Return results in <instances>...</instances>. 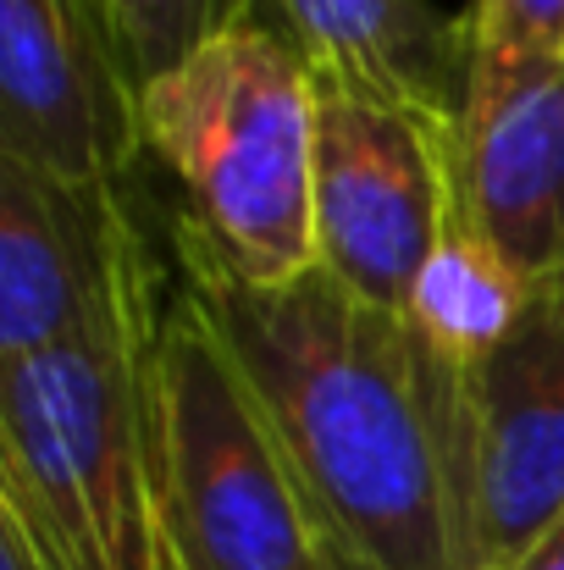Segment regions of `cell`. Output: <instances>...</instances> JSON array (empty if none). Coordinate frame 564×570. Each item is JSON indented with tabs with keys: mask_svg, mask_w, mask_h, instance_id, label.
Segmentation results:
<instances>
[{
	"mask_svg": "<svg viewBox=\"0 0 564 570\" xmlns=\"http://www.w3.org/2000/svg\"><path fill=\"white\" fill-rule=\"evenodd\" d=\"M504 570H564V515L548 521V527L537 532V543H532L526 554H515Z\"/></svg>",
	"mask_w": 564,
	"mask_h": 570,
	"instance_id": "cell-15",
	"label": "cell"
},
{
	"mask_svg": "<svg viewBox=\"0 0 564 570\" xmlns=\"http://www.w3.org/2000/svg\"><path fill=\"white\" fill-rule=\"evenodd\" d=\"M95 6L139 89L167 67H178L205 39H216L221 28L255 17V0H95Z\"/></svg>",
	"mask_w": 564,
	"mask_h": 570,
	"instance_id": "cell-13",
	"label": "cell"
},
{
	"mask_svg": "<svg viewBox=\"0 0 564 570\" xmlns=\"http://www.w3.org/2000/svg\"><path fill=\"white\" fill-rule=\"evenodd\" d=\"M459 216V134H432L398 111L316 95V261L387 316Z\"/></svg>",
	"mask_w": 564,
	"mask_h": 570,
	"instance_id": "cell-6",
	"label": "cell"
},
{
	"mask_svg": "<svg viewBox=\"0 0 564 570\" xmlns=\"http://www.w3.org/2000/svg\"><path fill=\"white\" fill-rule=\"evenodd\" d=\"M471 106H498L509 89L564 67V0H476L471 11Z\"/></svg>",
	"mask_w": 564,
	"mask_h": 570,
	"instance_id": "cell-12",
	"label": "cell"
},
{
	"mask_svg": "<svg viewBox=\"0 0 564 570\" xmlns=\"http://www.w3.org/2000/svg\"><path fill=\"white\" fill-rule=\"evenodd\" d=\"M0 156L89 194H128L139 83L95 0H0Z\"/></svg>",
	"mask_w": 564,
	"mask_h": 570,
	"instance_id": "cell-7",
	"label": "cell"
},
{
	"mask_svg": "<svg viewBox=\"0 0 564 570\" xmlns=\"http://www.w3.org/2000/svg\"><path fill=\"white\" fill-rule=\"evenodd\" d=\"M161 311L0 366V510L56 570H167L150 426Z\"/></svg>",
	"mask_w": 564,
	"mask_h": 570,
	"instance_id": "cell-3",
	"label": "cell"
},
{
	"mask_svg": "<svg viewBox=\"0 0 564 570\" xmlns=\"http://www.w3.org/2000/svg\"><path fill=\"white\" fill-rule=\"evenodd\" d=\"M167 570H184V566H178V560H172V554H167Z\"/></svg>",
	"mask_w": 564,
	"mask_h": 570,
	"instance_id": "cell-16",
	"label": "cell"
},
{
	"mask_svg": "<svg viewBox=\"0 0 564 570\" xmlns=\"http://www.w3.org/2000/svg\"><path fill=\"white\" fill-rule=\"evenodd\" d=\"M0 570H56L50 554L28 538V527L6 510H0Z\"/></svg>",
	"mask_w": 564,
	"mask_h": 570,
	"instance_id": "cell-14",
	"label": "cell"
},
{
	"mask_svg": "<svg viewBox=\"0 0 564 570\" xmlns=\"http://www.w3.org/2000/svg\"><path fill=\"white\" fill-rule=\"evenodd\" d=\"M161 538L184 570H327L255 387L178 277L150 361Z\"/></svg>",
	"mask_w": 564,
	"mask_h": 570,
	"instance_id": "cell-4",
	"label": "cell"
},
{
	"mask_svg": "<svg viewBox=\"0 0 564 570\" xmlns=\"http://www.w3.org/2000/svg\"><path fill=\"white\" fill-rule=\"evenodd\" d=\"M145 156L188 210L172 222L249 288H288L316 261V83L260 22H232L139 89Z\"/></svg>",
	"mask_w": 564,
	"mask_h": 570,
	"instance_id": "cell-2",
	"label": "cell"
},
{
	"mask_svg": "<svg viewBox=\"0 0 564 570\" xmlns=\"http://www.w3.org/2000/svg\"><path fill=\"white\" fill-rule=\"evenodd\" d=\"M526 305H532V283L465 216H454L409 288L404 327L443 366L476 372L509 344Z\"/></svg>",
	"mask_w": 564,
	"mask_h": 570,
	"instance_id": "cell-11",
	"label": "cell"
},
{
	"mask_svg": "<svg viewBox=\"0 0 564 570\" xmlns=\"http://www.w3.org/2000/svg\"><path fill=\"white\" fill-rule=\"evenodd\" d=\"M564 515V277L537 283L509 344L471 372L476 566L504 570Z\"/></svg>",
	"mask_w": 564,
	"mask_h": 570,
	"instance_id": "cell-8",
	"label": "cell"
},
{
	"mask_svg": "<svg viewBox=\"0 0 564 570\" xmlns=\"http://www.w3.org/2000/svg\"><path fill=\"white\" fill-rule=\"evenodd\" d=\"M255 17L299 56L316 95L465 134L471 17H443L432 0H255Z\"/></svg>",
	"mask_w": 564,
	"mask_h": 570,
	"instance_id": "cell-9",
	"label": "cell"
},
{
	"mask_svg": "<svg viewBox=\"0 0 564 570\" xmlns=\"http://www.w3.org/2000/svg\"><path fill=\"white\" fill-rule=\"evenodd\" d=\"M178 272L255 387L327 570H482L471 372L443 366L321 266L249 288L172 227Z\"/></svg>",
	"mask_w": 564,
	"mask_h": 570,
	"instance_id": "cell-1",
	"label": "cell"
},
{
	"mask_svg": "<svg viewBox=\"0 0 564 570\" xmlns=\"http://www.w3.org/2000/svg\"><path fill=\"white\" fill-rule=\"evenodd\" d=\"M128 194H89L0 156V366L117 338L167 299Z\"/></svg>",
	"mask_w": 564,
	"mask_h": 570,
	"instance_id": "cell-5",
	"label": "cell"
},
{
	"mask_svg": "<svg viewBox=\"0 0 564 570\" xmlns=\"http://www.w3.org/2000/svg\"><path fill=\"white\" fill-rule=\"evenodd\" d=\"M459 216L532 288L564 277V67L465 117Z\"/></svg>",
	"mask_w": 564,
	"mask_h": 570,
	"instance_id": "cell-10",
	"label": "cell"
}]
</instances>
